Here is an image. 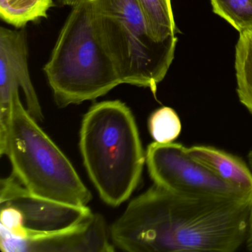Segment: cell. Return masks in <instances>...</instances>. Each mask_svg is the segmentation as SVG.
<instances>
[{"label": "cell", "mask_w": 252, "mask_h": 252, "mask_svg": "<svg viewBox=\"0 0 252 252\" xmlns=\"http://www.w3.org/2000/svg\"><path fill=\"white\" fill-rule=\"evenodd\" d=\"M252 200L180 195L153 185L112 224L128 252H233L248 238Z\"/></svg>", "instance_id": "cell-1"}, {"label": "cell", "mask_w": 252, "mask_h": 252, "mask_svg": "<svg viewBox=\"0 0 252 252\" xmlns=\"http://www.w3.org/2000/svg\"><path fill=\"white\" fill-rule=\"evenodd\" d=\"M79 148L101 200L113 207L126 201L138 187L146 162L130 109L119 100L93 105L82 120Z\"/></svg>", "instance_id": "cell-2"}, {"label": "cell", "mask_w": 252, "mask_h": 252, "mask_svg": "<svg viewBox=\"0 0 252 252\" xmlns=\"http://www.w3.org/2000/svg\"><path fill=\"white\" fill-rule=\"evenodd\" d=\"M43 70L60 107L95 99L123 84L95 26L92 0L72 7Z\"/></svg>", "instance_id": "cell-3"}, {"label": "cell", "mask_w": 252, "mask_h": 252, "mask_svg": "<svg viewBox=\"0 0 252 252\" xmlns=\"http://www.w3.org/2000/svg\"><path fill=\"white\" fill-rule=\"evenodd\" d=\"M11 112L0 154L11 162L13 174L32 194L75 206H88L92 194L71 162L38 125L11 88Z\"/></svg>", "instance_id": "cell-4"}, {"label": "cell", "mask_w": 252, "mask_h": 252, "mask_svg": "<svg viewBox=\"0 0 252 252\" xmlns=\"http://www.w3.org/2000/svg\"><path fill=\"white\" fill-rule=\"evenodd\" d=\"M100 36L122 83L149 88L156 96L175 58L177 36H155L137 0H92Z\"/></svg>", "instance_id": "cell-5"}, {"label": "cell", "mask_w": 252, "mask_h": 252, "mask_svg": "<svg viewBox=\"0 0 252 252\" xmlns=\"http://www.w3.org/2000/svg\"><path fill=\"white\" fill-rule=\"evenodd\" d=\"M146 163L155 185L180 195L252 200V196L225 182L193 158L180 143H152Z\"/></svg>", "instance_id": "cell-6"}, {"label": "cell", "mask_w": 252, "mask_h": 252, "mask_svg": "<svg viewBox=\"0 0 252 252\" xmlns=\"http://www.w3.org/2000/svg\"><path fill=\"white\" fill-rule=\"evenodd\" d=\"M0 206L11 207L17 220L14 232L0 235L13 237L69 228L93 214L88 206L64 204L32 194L13 173L1 180Z\"/></svg>", "instance_id": "cell-7"}, {"label": "cell", "mask_w": 252, "mask_h": 252, "mask_svg": "<svg viewBox=\"0 0 252 252\" xmlns=\"http://www.w3.org/2000/svg\"><path fill=\"white\" fill-rule=\"evenodd\" d=\"M4 252H112L115 246L102 215L93 213L69 228L20 237L0 235Z\"/></svg>", "instance_id": "cell-8"}, {"label": "cell", "mask_w": 252, "mask_h": 252, "mask_svg": "<svg viewBox=\"0 0 252 252\" xmlns=\"http://www.w3.org/2000/svg\"><path fill=\"white\" fill-rule=\"evenodd\" d=\"M188 153L221 179L252 196V171L241 158L211 146H192Z\"/></svg>", "instance_id": "cell-9"}, {"label": "cell", "mask_w": 252, "mask_h": 252, "mask_svg": "<svg viewBox=\"0 0 252 252\" xmlns=\"http://www.w3.org/2000/svg\"><path fill=\"white\" fill-rule=\"evenodd\" d=\"M234 68L239 100L252 115V29L240 33Z\"/></svg>", "instance_id": "cell-10"}, {"label": "cell", "mask_w": 252, "mask_h": 252, "mask_svg": "<svg viewBox=\"0 0 252 252\" xmlns=\"http://www.w3.org/2000/svg\"><path fill=\"white\" fill-rule=\"evenodd\" d=\"M53 0H0V18L17 29L28 23L47 18Z\"/></svg>", "instance_id": "cell-11"}, {"label": "cell", "mask_w": 252, "mask_h": 252, "mask_svg": "<svg viewBox=\"0 0 252 252\" xmlns=\"http://www.w3.org/2000/svg\"><path fill=\"white\" fill-rule=\"evenodd\" d=\"M156 37L161 40L176 36L171 0H137Z\"/></svg>", "instance_id": "cell-12"}, {"label": "cell", "mask_w": 252, "mask_h": 252, "mask_svg": "<svg viewBox=\"0 0 252 252\" xmlns=\"http://www.w3.org/2000/svg\"><path fill=\"white\" fill-rule=\"evenodd\" d=\"M214 13L237 32L252 29V0H210Z\"/></svg>", "instance_id": "cell-13"}, {"label": "cell", "mask_w": 252, "mask_h": 252, "mask_svg": "<svg viewBox=\"0 0 252 252\" xmlns=\"http://www.w3.org/2000/svg\"><path fill=\"white\" fill-rule=\"evenodd\" d=\"M149 129L156 142L168 144L178 138L182 130V125L175 110L162 107L150 116Z\"/></svg>", "instance_id": "cell-14"}, {"label": "cell", "mask_w": 252, "mask_h": 252, "mask_svg": "<svg viewBox=\"0 0 252 252\" xmlns=\"http://www.w3.org/2000/svg\"><path fill=\"white\" fill-rule=\"evenodd\" d=\"M248 160H249V165L252 171V150L249 152L248 154ZM246 246L248 250L252 252V197L251 201V211L250 219H249V234H248V238L246 240Z\"/></svg>", "instance_id": "cell-15"}, {"label": "cell", "mask_w": 252, "mask_h": 252, "mask_svg": "<svg viewBox=\"0 0 252 252\" xmlns=\"http://www.w3.org/2000/svg\"><path fill=\"white\" fill-rule=\"evenodd\" d=\"M80 0H59V2L63 5L65 6L73 7L78 3Z\"/></svg>", "instance_id": "cell-16"}]
</instances>
